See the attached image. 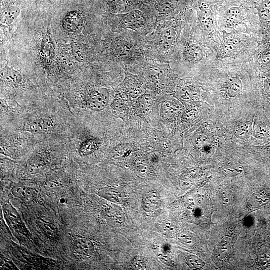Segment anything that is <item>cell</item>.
<instances>
[{"label": "cell", "instance_id": "19", "mask_svg": "<svg viewBox=\"0 0 270 270\" xmlns=\"http://www.w3.org/2000/svg\"><path fill=\"white\" fill-rule=\"evenodd\" d=\"M252 131V123L249 121H244L236 127L234 134L237 138L244 140L250 136Z\"/></svg>", "mask_w": 270, "mask_h": 270}, {"label": "cell", "instance_id": "28", "mask_svg": "<svg viewBox=\"0 0 270 270\" xmlns=\"http://www.w3.org/2000/svg\"><path fill=\"white\" fill-rule=\"evenodd\" d=\"M178 238L180 241L187 245H193L195 243V239L192 235L187 232L180 234Z\"/></svg>", "mask_w": 270, "mask_h": 270}, {"label": "cell", "instance_id": "4", "mask_svg": "<svg viewBox=\"0 0 270 270\" xmlns=\"http://www.w3.org/2000/svg\"><path fill=\"white\" fill-rule=\"evenodd\" d=\"M121 18L122 23L127 28L134 30L142 28L146 23L145 16L139 10H133L123 14Z\"/></svg>", "mask_w": 270, "mask_h": 270}, {"label": "cell", "instance_id": "7", "mask_svg": "<svg viewBox=\"0 0 270 270\" xmlns=\"http://www.w3.org/2000/svg\"><path fill=\"white\" fill-rule=\"evenodd\" d=\"M198 18L201 25L205 30L211 33L215 29L216 24L214 14L204 4L199 8Z\"/></svg>", "mask_w": 270, "mask_h": 270}, {"label": "cell", "instance_id": "22", "mask_svg": "<svg viewBox=\"0 0 270 270\" xmlns=\"http://www.w3.org/2000/svg\"><path fill=\"white\" fill-rule=\"evenodd\" d=\"M187 52L189 58L194 62H200L203 58V50L199 45L196 44L189 45Z\"/></svg>", "mask_w": 270, "mask_h": 270}, {"label": "cell", "instance_id": "8", "mask_svg": "<svg viewBox=\"0 0 270 270\" xmlns=\"http://www.w3.org/2000/svg\"><path fill=\"white\" fill-rule=\"evenodd\" d=\"M177 37V31L173 27H169L164 30L161 33L158 40L159 46L161 50L166 52L169 50Z\"/></svg>", "mask_w": 270, "mask_h": 270}, {"label": "cell", "instance_id": "31", "mask_svg": "<svg viewBox=\"0 0 270 270\" xmlns=\"http://www.w3.org/2000/svg\"><path fill=\"white\" fill-rule=\"evenodd\" d=\"M261 61L263 64H267L270 61V48L264 51L262 55Z\"/></svg>", "mask_w": 270, "mask_h": 270}, {"label": "cell", "instance_id": "27", "mask_svg": "<svg viewBox=\"0 0 270 270\" xmlns=\"http://www.w3.org/2000/svg\"><path fill=\"white\" fill-rule=\"evenodd\" d=\"M187 262L189 266L195 269H200L204 267V262L194 255H189L187 257Z\"/></svg>", "mask_w": 270, "mask_h": 270}, {"label": "cell", "instance_id": "9", "mask_svg": "<svg viewBox=\"0 0 270 270\" xmlns=\"http://www.w3.org/2000/svg\"><path fill=\"white\" fill-rule=\"evenodd\" d=\"M62 25L63 28L70 32H76L81 30L83 22L79 12H72L68 14L63 20Z\"/></svg>", "mask_w": 270, "mask_h": 270}, {"label": "cell", "instance_id": "11", "mask_svg": "<svg viewBox=\"0 0 270 270\" xmlns=\"http://www.w3.org/2000/svg\"><path fill=\"white\" fill-rule=\"evenodd\" d=\"M161 203L159 193L155 190L151 191L144 195L142 200V207L146 212H152L158 209Z\"/></svg>", "mask_w": 270, "mask_h": 270}, {"label": "cell", "instance_id": "20", "mask_svg": "<svg viewBox=\"0 0 270 270\" xmlns=\"http://www.w3.org/2000/svg\"><path fill=\"white\" fill-rule=\"evenodd\" d=\"M20 13L19 8L16 6H11L5 9L1 16L2 23L8 25L12 24L18 17Z\"/></svg>", "mask_w": 270, "mask_h": 270}, {"label": "cell", "instance_id": "5", "mask_svg": "<svg viewBox=\"0 0 270 270\" xmlns=\"http://www.w3.org/2000/svg\"><path fill=\"white\" fill-rule=\"evenodd\" d=\"M104 215L108 223L112 227H121L125 223L124 213L116 204L107 206L104 210Z\"/></svg>", "mask_w": 270, "mask_h": 270}, {"label": "cell", "instance_id": "13", "mask_svg": "<svg viewBox=\"0 0 270 270\" xmlns=\"http://www.w3.org/2000/svg\"><path fill=\"white\" fill-rule=\"evenodd\" d=\"M12 193L16 198L25 202L34 201L35 199V190L23 185H16L12 189Z\"/></svg>", "mask_w": 270, "mask_h": 270}, {"label": "cell", "instance_id": "32", "mask_svg": "<svg viewBox=\"0 0 270 270\" xmlns=\"http://www.w3.org/2000/svg\"><path fill=\"white\" fill-rule=\"evenodd\" d=\"M2 267L5 269L17 270V267L10 261L3 260L2 263Z\"/></svg>", "mask_w": 270, "mask_h": 270}, {"label": "cell", "instance_id": "10", "mask_svg": "<svg viewBox=\"0 0 270 270\" xmlns=\"http://www.w3.org/2000/svg\"><path fill=\"white\" fill-rule=\"evenodd\" d=\"M73 249L79 255L90 256L94 253L95 247L91 240L87 238H80L73 242Z\"/></svg>", "mask_w": 270, "mask_h": 270}, {"label": "cell", "instance_id": "12", "mask_svg": "<svg viewBox=\"0 0 270 270\" xmlns=\"http://www.w3.org/2000/svg\"><path fill=\"white\" fill-rule=\"evenodd\" d=\"M98 194L102 198L116 204H123L125 201L123 194L113 188H102L98 190Z\"/></svg>", "mask_w": 270, "mask_h": 270}, {"label": "cell", "instance_id": "1", "mask_svg": "<svg viewBox=\"0 0 270 270\" xmlns=\"http://www.w3.org/2000/svg\"><path fill=\"white\" fill-rule=\"evenodd\" d=\"M4 217L9 227L15 232L30 239L31 236L25 226L21 216L17 210L11 205L6 204L3 206Z\"/></svg>", "mask_w": 270, "mask_h": 270}, {"label": "cell", "instance_id": "6", "mask_svg": "<svg viewBox=\"0 0 270 270\" xmlns=\"http://www.w3.org/2000/svg\"><path fill=\"white\" fill-rule=\"evenodd\" d=\"M54 126V121L49 118H37L25 123L24 129L31 132L38 133L48 131Z\"/></svg>", "mask_w": 270, "mask_h": 270}, {"label": "cell", "instance_id": "26", "mask_svg": "<svg viewBox=\"0 0 270 270\" xmlns=\"http://www.w3.org/2000/svg\"><path fill=\"white\" fill-rule=\"evenodd\" d=\"M254 137L258 139H265L270 136L268 129L264 125H259L254 130Z\"/></svg>", "mask_w": 270, "mask_h": 270}, {"label": "cell", "instance_id": "23", "mask_svg": "<svg viewBox=\"0 0 270 270\" xmlns=\"http://www.w3.org/2000/svg\"><path fill=\"white\" fill-rule=\"evenodd\" d=\"M175 0H160L156 6L157 11L161 14H168L173 11L176 8Z\"/></svg>", "mask_w": 270, "mask_h": 270}, {"label": "cell", "instance_id": "3", "mask_svg": "<svg viewBox=\"0 0 270 270\" xmlns=\"http://www.w3.org/2000/svg\"><path fill=\"white\" fill-rule=\"evenodd\" d=\"M223 39L219 52L224 58L231 57L239 52L241 47L240 40L235 35L226 31H223Z\"/></svg>", "mask_w": 270, "mask_h": 270}, {"label": "cell", "instance_id": "2", "mask_svg": "<svg viewBox=\"0 0 270 270\" xmlns=\"http://www.w3.org/2000/svg\"><path fill=\"white\" fill-rule=\"evenodd\" d=\"M110 93L107 88L101 87L93 90L86 99L87 107L93 111L104 110L109 105Z\"/></svg>", "mask_w": 270, "mask_h": 270}, {"label": "cell", "instance_id": "14", "mask_svg": "<svg viewBox=\"0 0 270 270\" xmlns=\"http://www.w3.org/2000/svg\"><path fill=\"white\" fill-rule=\"evenodd\" d=\"M242 11L239 7H233L228 9L225 13V23L227 27L236 26L242 22Z\"/></svg>", "mask_w": 270, "mask_h": 270}, {"label": "cell", "instance_id": "17", "mask_svg": "<svg viewBox=\"0 0 270 270\" xmlns=\"http://www.w3.org/2000/svg\"><path fill=\"white\" fill-rule=\"evenodd\" d=\"M111 106L112 112L114 115L124 121L128 120L129 109L120 98L115 99Z\"/></svg>", "mask_w": 270, "mask_h": 270}, {"label": "cell", "instance_id": "21", "mask_svg": "<svg viewBox=\"0 0 270 270\" xmlns=\"http://www.w3.org/2000/svg\"><path fill=\"white\" fill-rule=\"evenodd\" d=\"M255 7L261 21H267L270 19V0H262Z\"/></svg>", "mask_w": 270, "mask_h": 270}, {"label": "cell", "instance_id": "33", "mask_svg": "<svg viewBox=\"0 0 270 270\" xmlns=\"http://www.w3.org/2000/svg\"><path fill=\"white\" fill-rule=\"evenodd\" d=\"M263 87L265 93L270 98V79H266L263 82Z\"/></svg>", "mask_w": 270, "mask_h": 270}, {"label": "cell", "instance_id": "16", "mask_svg": "<svg viewBox=\"0 0 270 270\" xmlns=\"http://www.w3.org/2000/svg\"><path fill=\"white\" fill-rule=\"evenodd\" d=\"M242 83L240 79L232 77L226 83V93L230 98L236 97L241 91Z\"/></svg>", "mask_w": 270, "mask_h": 270}, {"label": "cell", "instance_id": "30", "mask_svg": "<svg viewBox=\"0 0 270 270\" xmlns=\"http://www.w3.org/2000/svg\"><path fill=\"white\" fill-rule=\"evenodd\" d=\"M158 257L163 263L167 265L172 266L173 264V262L172 260L170 259L168 256L164 254H159L158 255Z\"/></svg>", "mask_w": 270, "mask_h": 270}, {"label": "cell", "instance_id": "24", "mask_svg": "<svg viewBox=\"0 0 270 270\" xmlns=\"http://www.w3.org/2000/svg\"><path fill=\"white\" fill-rule=\"evenodd\" d=\"M97 143L93 140L85 141L82 143L78 149L80 156L84 157L91 154L95 150Z\"/></svg>", "mask_w": 270, "mask_h": 270}, {"label": "cell", "instance_id": "29", "mask_svg": "<svg viewBox=\"0 0 270 270\" xmlns=\"http://www.w3.org/2000/svg\"><path fill=\"white\" fill-rule=\"evenodd\" d=\"M220 244V251H221L224 255H228L231 249V244L229 241H223Z\"/></svg>", "mask_w": 270, "mask_h": 270}, {"label": "cell", "instance_id": "25", "mask_svg": "<svg viewBox=\"0 0 270 270\" xmlns=\"http://www.w3.org/2000/svg\"><path fill=\"white\" fill-rule=\"evenodd\" d=\"M211 138L205 133H199L195 135L193 138V143L198 147H203L208 146L211 143Z\"/></svg>", "mask_w": 270, "mask_h": 270}, {"label": "cell", "instance_id": "18", "mask_svg": "<svg viewBox=\"0 0 270 270\" xmlns=\"http://www.w3.org/2000/svg\"><path fill=\"white\" fill-rule=\"evenodd\" d=\"M153 104V100L149 96L143 95L135 104V109L139 115H144L149 112Z\"/></svg>", "mask_w": 270, "mask_h": 270}, {"label": "cell", "instance_id": "15", "mask_svg": "<svg viewBox=\"0 0 270 270\" xmlns=\"http://www.w3.org/2000/svg\"><path fill=\"white\" fill-rule=\"evenodd\" d=\"M1 78L3 81L14 84H19L23 80L21 73L13 67L10 68L8 64L1 69Z\"/></svg>", "mask_w": 270, "mask_h": 270}, {"label": "cell", "instance_id": "34", "mask_svg": "<svg viewBox=\"0 0 270 270\" xmlns=\"http://www.w3.org/2000/svg\"><path fill=\"white\" fill-rule=\"evenodd\" d=\"M65 200H66L64 199H61L60 200V202H61V203L63 204V203H64L66 202V201H65Z\"/></svg>", "mask_w": 270, "mask_h": 270}]
</instances>
